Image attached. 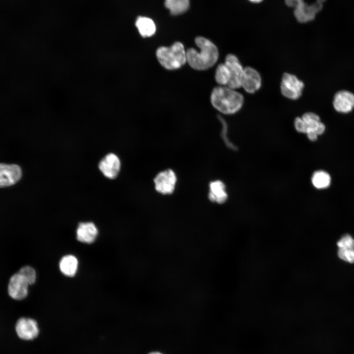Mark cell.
<instances>
[{"instance_id": "1", "label": "cell", "mask_w": 354, "mask_h": 354, "mask_svg": "<svg viewBox=\"0 0 354 354\" xmlns=\"http://www.w3.org/2000/svg\"><path fill=\"white\" fill-rule=\"evenodd\" d=\"M195 43L199 50L194 48L186 50L187 63L190 67L196 70L205 71L215 65L219 56L217 46L203 36L196 37Z\"/></svg>"}, {"instance_id": "17", "label": "cell", "mask_w": 354, "mask_h": 354, "mask_svg": "<svg viewBox=\"0 0 354 354\" xmlns=\"http://www.w3.org/2000/svg\"><path fill=\"white\" fill-rule=\"evenodd\" d=\"M78 266L76 257L72 255L63 256L59 263L60 271L66 276L72 277L75 275Z\"/></svg>"}, {"instance_id": "4", "label": "cell", "mask_w": 354, "mask_h": 354, "mask_svg": "<svg viewBox=\"0 0 354 354\" xmlns=\"http://www.w3.org/2000/svg\"><path fill=\"white\" fill-rule=\"evenodd\" d=\"M304 87V83L295 75L285 72L282 77L280 90L287 98L295 100L302 95Z\"/></svg>"}, {"instance_id": "19", "label": "cell", "mask_w": 354, "mask_h": 354, "mask_svg": "<svg viewBox=\"0 0 354 354\" xmlns=\"http://www.w3.org/2000/svg\"><path fill=\"white\" fill-rule=\"evenodd\" d=\"M214 79L219 86H228L230 79V73L224 62L219 63L216 67Z\"/></svg>"}, {"instance_id": "26", "label": "cell", "mask_w": 354, "mask_h": 354, "mask_svg": "<svg viewBox=\"0 0 354 354\" xmlns=\"http://www.w3.org/2000/svg\"><path fill=\"white\" fill-rule=\"evenodd\" d=\"M250 1L253 2H259L262 0H249Z\"/></svg>"}, {"instance_id": "21", "label": "cell", "mask_w": 354, "mask_h": 354, "mask_svg": "<svg viewBox=\"0 0 354 354\" xmlns=\"http://www.w3.org/2000/svg\"><path fill=\"white\" fill-rule=\"evenodd\" d=\"M28 282L30 285L33 284L36 280V273L35 269L30 266H25L18 271Z\"/></svg>"}, {"instance_id": "11", "label": "cell", "mask_w": 354, "mask_h": 354, "mask_svg": "<svg viewBox=\"0 0 354 354\" xmlns=\"http://www.w3.org/2000/svg\"><path fill=\"white\" fill-rule=\"evenodd\" d=\"M332 104L338 113H349L354 108V94L347 90H339L334 94Z\"/></svg>"}, {"instance_id": "10", "label": "cell", "mask_w": 354, "mask_h": 354, "mask_svg": "<svg viewBox=\"0 0 354 354\" xmlns=\"http://www.w3.org/2000/svg\"><path fill=\"white\" fill-rule=\"evenodd\" d=\"M21 168L16 164L0 163V187L13 185L22 177Z\"/></svg>"}, {"instance_id": "20", "label": "cell", "mask_w": 354, "mask_h": 354, "mask_svg": "<svg viewBox=\"0 0 354 354\" xmlns=\"http://www.w3.org/2000/svg\"><path fill=\"white\" fill-rule=\"evenodd\" d=\"M312 182L313 185L318 189L326 188L330 185V176L324 171H316L312 176Z\"/></svg>"}, {"instance_id": "5", "label": "cell", "mask_w": 354, "mask_h": 354, "mask_svg": "<svg viewBox=\"0 0 354 354\" xmlns=\"http://www.w3.org/2000/svg\"><path fill=\"white\" fill-rule=\"evenodd\" d=\"M29 286L25 279L17 272L9 278L7 285L8 294L14 300H23L28 295Z\"/></svg>"}, {"instance_id": "24", "label": "cell", "mask_w": 354, "mask_h": 354, "mask_svg": "<svg viewBox=\"0 0 354 354\" xmlns=\"http://www.w3.org/2000/svg\"><path fill=\"white\" fill-rule=\"evenodd\" d=\"M218 118L219 119L220 121L222 122V124L223 125V130L222 132V137L224 138V140L225 142H226V144L227 145H228L230 148H235V147L234 146V145L230 142V141L228 140V138H227V125L226 124V121L225 120L222 118L221 116L218 117Z\"/></svg>"}, {"instance_id": "18", "label": "cell", "mask_w": 354, "mask_h": 354, "mask_svg": "<svg viewBox=\"0 0 354 354\" xmlns=\"http://www.w3.org/2000/svg\"><path fill=\"white\" fill-rule=\"evenodd\" d=\"M190 0H165V5L173 15L185 12L189 8Z\"/></svg>"}, {"instance_id": "25", "label": "cell", "mask_w": 354, "mask_h": 354, "mask_svg": "<svg viewBox=\"0 0 354 354\" xmlns=\"http://www.w3.org/2000/svg\"><path fill=\"white\" fill-rule=\"evenodd\" d=\"M294 125L296 130L299 133H305V126L301 117H296L294 121Z\"/></svg>"}, {"instance_id": "2", "label": "cell", "mask_w": 354, "mask_h": 354, "mask_svg": "<svg viewBox=\"0 0 354 354\" xmlns=\"http://www.w3.org/2000/svg\"><path fill=\"white\" fill-rule=\"evenodd\" d=\"M210 101L212 107L220 113L233 115L241 109L244 99L242 94L236 89L218 85L212 90Z\"/></svg>"}, {"instance_id": "14", "label": "cell", "mask_w": 354, "mask_h": 354, "mask_svg": "<svg viewBox=\"0 0 354 354\" xmlns=\"http://www.w3.org/2000/svg\"><path fill=\"white\" fill-rule=\"evenodd\" d=\"M98 230L92 222H82L79 224L76 230L78 240L85 243H91L98 235Z\"/></svg>"}, {"instance_id": "12", "label": "cell", "mask_w": 354, "mask_h": 354, "mask_svg": "<svg viewBox=\"0 0 354 354\" xmlns=\"http://www.w3.org/2000/svg\"><path fill=\"white\" fill-rule=\"evenodd\" d=\"M99 168L103 174L110 179L116 178L120 169L119 158L111 153L106 155L99 162Z\"/></svg>"}, {"instance_id": "23", "label": "cell", "mask_w": 354, "mask_h": 354, "mask_svg": "<svg viewBox=\"0 0 354 354\" xmlns=\"http://www.w3.org/2000/svg\"><path fill=\"white\" fill-rule=\"evenodd\" d=\"M337 255L341 260L349 264H354V250L338 248Z\"/></svg>"}, {"instance_id": "9", "label": "cell", "mask_w": 354, "mask_h": 354, "mask_svg": "<svg viewBox=\"0 0 354 354\" xmlns=\"http://www.w3.org/2000/svg\"><path fill=\"white\" fill-rule=\"evenodd\" d=\"M262 83L261 76L256 69L250 66L244 68L241 88L247 93H255L261 88Z\"/></svg>"}, {"instance_id": "27", "label": "cell", "mask_w": 354, "mask_h": 354, "mask_svg": "<svg viewBox=\"0 0 354 354\" xmlns=\"http://www.w3.org/2000/svg\"><path fill=\"white\" fill-rule=\"evenodd\" d=\"M149 354H161L160 353H158V352H153V353H150Z\"/></svg>"}, {"instance_id": "3", "label": "cell", "mask_w": 354, "mask_h": 354, "mask_svg": "<svg viewBox=\"0 0 354 354\" xmlns=\"http://www.w3.org/2000/svg\"><path fill=\"white\" fill-rule=\"evenodd\" d=\"M155 55L161 66L168 70L178 69L187 63L186 50L180 42H175L170 47H158Z\"/></svg>"}, {"instance_id": "16", "label": "cell", "mask_w": 354, "mask_h": 354, "mask_svg": "<svg viewBox=\"0 0 354 354\" xmlns=\"http://www.w3.org/2000/svg\"><path fill=\"white\" fill-rule=\"evenodd\" d=\"M135 26L143 37H149L156 32V26L153 21L149 18L140 16L135 22Z\"/></svg>"}, {"instance_id": "6", "label": "cell", "mask_w": 354, "mask_h": 354, "mask_svg": "<svg viewBox=\"0 0 354 354\" xmlns=\"http://www.w3.org/2000/svg\"><path fill=\"white\" fill-rule=\"evenodd\" d=\"M15 330L18 336L26 341L35 339L40 331L37 322L34 319L27 317H22L17 320Z\"/></svg>"}, {"instance_id": "7", "label": "cell", "mask_w": 354, "mask_h": 354, "mask_svg": "<svg viewBox=\"0 0 354 354\" xmlns=\"http://www.w3.org/2000/svg\"><path fill=\"white\" fill-rule=\"evenodd\" d=\"M224 63L230 73V79L228 87L235 89L239 88H241L244 67L238 58L234 54H229L225 57Z\"/></svg>"}, {"instance_id": "15", "label": "cell", "mask_w": 354, "mask_h": 354, "mask_svg": "<svg viewBox=\"0 0 354 354\" xmlns=\"http://www.w3.org/2000/svg\"><path fill=\"white\" fill-rule=\"evenodd\" d=\"M208 199L212 202L222 204L228 199V195L225 191V185L220 180H215L210 182Z\"/></svg>"}, {"instance_id": "8", "label": "cell", "mask_w": 354, "mask_h": 354, "mask_svg": "<svg viewBox=\"0 0 354 354\" xmlns=\"http://www.w3.org/2000/svg\"><path fill=\"white\" fill-rule=\"evenodd\" d=\"M177 180L176 174L172 170L162 171L154 178L155 189L162 194H171L175 190Z\"/></svg>"}, {"instance_id": "13", "label": "cell", "mask_w": 354, "mask_h": 354, "mask_svg": "<svg viewBox=\"0 0 354 354\" xmlns=\"http://www.w3.org/2000/svg\"><path fill=\"white\" fill-rule=\"evenodd\" d=\"M301 118L305 126V134L314 133L319 136L325 131V126L317 114L308 112L303 114Z\"/></svg>"}, {"instance_id": "22", "label": "cell", "mask_w": 354, "mask_h": 354, "mask_svg": "<svg viewBox=\"0 0 354 354\" xmlns=\"http://www.w3.org/2000/svg\"><path fill=\"white\" fill-rule=\"evenodd\" d=\"M338 248L354 250V238L349 234L343 235L337 242Z\"/></svg>"}]
</instances>
